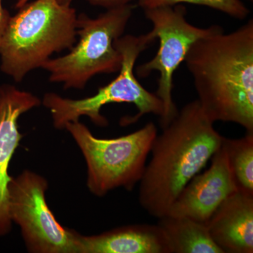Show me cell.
Here are the masks:
<instances>
[{
    "label": "cell",
    "mask_w": 253,
    "mask_h": 253,
    "mask_svg": "<svg viewBox=\"0 0 253 253\" xmlns=\"http://www.w3.org/2000/svg\"><path fill=\"white\" fill-rule=\"evenodd\" d=\"M221 146L225 151L238 189L253 194V132L240 139L223 136Z\"/></svg>",
    "instance_id": "obj_14"
},
{
    "label": "cell",
    "mask_w": 253,
    "mask_h": 253,
    "mask_svg": "<svg viewBox=\"0 0 253 253\" xmlns=\"http://www.w3.org/2000/svg\"><path fill=\"white\" fill-rule=\"evenodd\" d=\"M152 42L147 34L126 35L118 38L115 44L123 58L119 75L109 84L100 87L93 96L71 99L56 93H46L42 104L49 110L54 127L63 129L67 123L77 122L83 116L89 118L96 126H106L109 122L101 115V110L106 105L122 103L134 104L138 110L133 117L123 118L124 126L137 122L146 114L156 115L161 119L164 113L162 101L157 95L145 89L134 73L139 55Z\"/></svg>",
    "instance_id": "obj_4"
},
{
    "label": "cell",
    "mask_w": 253,
    "mask_h": 253,
    "mask_svg": "<svg viewBox=\"0 0 253 253\" xmlns=\"http://www.w3.org/2000/svg\"><path fill=\"white\" fill-rule=\"evenodd\" d=\"M18 9L0 39V70L16 83L78 40V15L71 4L35 0Z\"/></svg>",
    "instance_id": "obj_3"
},
{
    "label": "cell",
    "mask_w": 253,
    "mask_h": 253,
    "mask_svg": "<svg viewBox=\"0 0 253 253\" xmlns=\"http://www.w3.org/2000/svg\"><path fill=\"white\" fill-rule=\"evenodd\" d=\"M213 125L196 99L156 136L139 192L140 206L153 217L167 215L186 184L220 148L223 136Z\"/></svg>",
    "instance_id": "obj_2"
},
{
    "label": "cell",
    "mask_w": 253,
    "mask_h": 253,
    "mask_svg": "<svg viewBox=\"0 0 253 253\" xmlns=\"http://www.w3.org/2000/svg\"><path fill=\"white\" fill-rule=\"evenodd\" d=\"M10 17L11 16H10L9 11L3 7L2 0H0V39L4 33L5 28L7 26Z\"/></svg>",
    "instance_id": "obj_17"
},
{
    "label": "cell",
    "mask_w": 253,
    "mask_h": 253,
    "mask_svg": "<svg viewBox=\"0 0 253 253\" xmlns=\"http://www.w3.org/2000/svg\"><path fill=\"white\" fill-rule=\"evenodd\" d=\"M42 101L29 91L11 84L0 85V237L11 230L8 211V185L10 163L22 139L18 127L21 116L41 106Z\"/></svg>",
    "instance_id": "obj_10"
},
{
    "label": "cell",
    "mask_w": 253,
    "mask_h": 253,
    "mask_svg": "<svg viewBox=\"0 0 253 253\" xmlns=\"http://www.w3.org/2000/svg\"><path fill=\"white\" fill-rule=\"evenodd\" d=\"M71 1L72 2L73 0ZM85 1L94 6H101L106 9H110L131 4L133 0H85Z\"/></svg>",
    "instance_id": "obj_16"
},
{
    "label": "cell",
    "mask_w": 253,
    "mask_h": 253,
    "mask_svg": "<svg viewBox=\"0 0 253 253\" xmlns=\"http://www.w3.org/2000/svg\"><path fill=\"white\" fill-rule=\"evenodd\" d=\"M210 235L224 253H253V194L238 189L206 223Z\"/></svg>",
    "instance_id": "obj_11"
},
{
    "label": "cell",
    "mask_w": 253,
    "mask_h": 253,
    "mask_svg": "<svg viewBox=\"0 0 253 253\" xmlns=\"http://www.w3.org/2000/svg\"><path fill=\"white\" fill-rule=\"evenodd\" d=\"M64 129L71 134L84 156L87 168L86 186L97 197L118 188L134 189L142 178L158 135L157 127L153 123L114 139L96 137L80 121L67 123Z\"/></svg>",
    "instance_id": "obj_6"
},
{
    "label": "cell",
    "mask_w": 253,
    "mask_h": 253,
    "mask_svg": "<svg viewBox=\"0 0 253 253\" xmlns=\"http://www.w3.org/2000/svg\"><path fill=\"white\" fill-rule=\"evenodd\" d=\"M182 4L206 6L239 20L246 19L250 14L249 9L241 0H138L137 2L138 6L144 10Z\"/></svg>",
    "instance_id": "obj_15"
},
{
    "label": "cell",
    "mask_w": 253,
    "mask_h": 253,
    "mask_svg": "<svg viewBox=\"0 0 253 253\" xmlns=\"http://www.w3.org/2000/svg\"><path fill=\"white\" fill-rule=\"evenodd\" d=\"M211 160L212 163L207 170L196 174L186 184L171 206L168 215L188 217L206 224L218 207L237 191L222 146Z\"/></svg>",
    "instance_id": "obj_9"
},
{
    "label": "cell",
    "mask_w": 253,
    "mask_h": 253,
    "mask_svg": "<svg viewBox=\"0 0 253 253\" xmlns=\"http://www.w3.org/2000/svg\"><path fill=\"white\" fill-rule=\"evenodd\" d=\"M247 1H253V0H247Z\"/></svg>",
    "instance_id": "obj_19"
},
{
    "label": "cell",
    "mask_w": 253,
    "mask_h": 253,
    "mask_svg": "<svg viewBox=\"0 0 253 253\" xmlns=\"http://www.w3.org/2000/svg\"><path fill=\"white\" fill-rule=\"evenodd\" d=\"M131 4L106 9L96 18L81 14L77 18L78 40L68 54L43 65L51 83L64 89H81L101 73L119 72L122 54L115 42L123 36L132 16Z\"/></svg>",
    "instance_id": "obj_5"
},
{
    "label": "cell",
    "mask_w": 253,
    "mask_h": 253,
    "mask_svg": "<svg viewBox=\"0 0 253 253\" xmlns=\"http://www.w3.org/2000/svg\"><path fill=\"white\" fill-rule=\"evenodd\" d=\"M78 253H169L162 229L132 224L94 236L78 234Z\"/></svg>",
    "instance_id": "obj_12"
},
{
    "label": "cell",
    "mask_w": 253,
    "mask_h": 253,
    "mask_svg": "<svg viewBox=\"0 0 253 253\" xmlns=\"http://www.w3.org/2000/svg\"><path fill=\"white\" fill-rule=\"evenodd\" d=\"M184 62L208 118L253 132V20L228 34L223 30L198 40Z\"/></svg>",
    "instance_id": "obj_1"
},
{
    "label": "cell",
    "mask_w": 253,
    "mask_h": 253,
    "mask_svg": "<svg viewBox=\"0 0 253 253\" xmlns=\"http://www.w3.org/2000/svg\"><path fill=\"white\" fill-rule=\"evenodd\" d=\"M146 18L152 23L146 33L153 42L158 40L159 47L153 59L136 68L138 77H148L154 71L159 73L158 89L155 93L162 101L164 113L160 119L161 128L166 127L178 113L173 101V76L185 59L190 46L201 38L223 31L218 25L206 28L196 27L188 22L187 10L182 4L145 9Z\"/></svg>",
    "instance_id": "obj_7"
},
{
    "label": "cell",
    "mask_w": 253,
    "mask_h": 253,
    "mask_svg": "<svg viewBox=\"0 0 253 253\" xmlns=\"http://www.w3.org/2000/svg\"><path fill=\"white\" fill-rule=\"evenodd\" d=\"M158 219L169 253H224L214 242L204 223L168 214Z\"/></svg>",
    "instance_id": "obj_13"
},
{
    "label": "cell",
    "mask_w": 253,
    "mask_h": 253,
    "mask_svg": "<svg viewBox=\"0 0 253 253\" xmlns=\"http://www.w3.org/2000/svg\"><path fill=\"white\" fill-rule=\"evenodd\" d=\"M48 182L31 170L11 176L8 185V211L19 226L28 251L34 253H78V233L63 227L48 206Z\"/></svg>",
    "instance_id": "obj_8"
},
{
    "label": "cell",
    "mask_w": 253,
    "mask_h": 253,
    "mask_svg": "<svg viewBox=\"0 0 253 253\" xmlns=\"http://www.w3.org/2000/svg\"><path fill=\"white\" fill-rule=\"evenodd\" d=\"M31 0H18L16 4V9H19V8L22 7L23 5L26 4V3L29 2ZM61 4H71V0H58Z\"/></svg>",
    "instance_id": "obj_18"
}]
</instances>
